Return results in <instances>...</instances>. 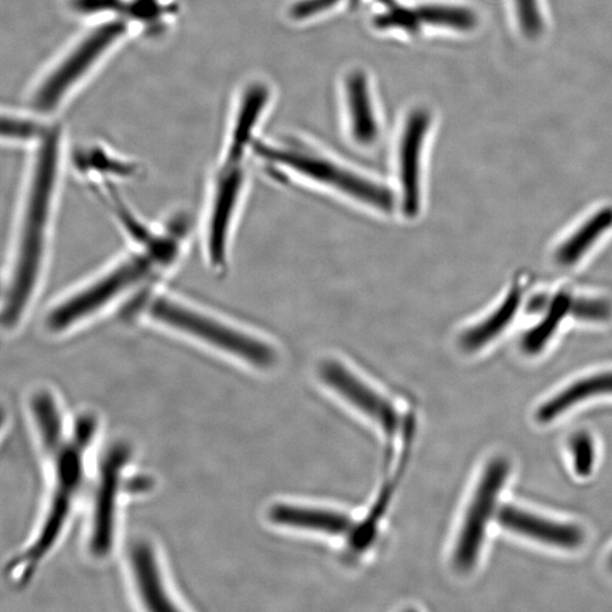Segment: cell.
I'll return each mask as SVG.
<instances>
[{
  "mask_svg": "<svg viewBox=\"0 0 612 612\" xmlns=\"http://www.w3.org/2000/svg\"><path fill=\"white\" fill-rule=\"evenodd\" d=\"M21 187L3 277L2 327L8 334L28 320L44 285L53 246L64 172V134L58 126L36 146Z\"/></svg>",
  "mask_w": 612,
  "mask_h": 612,
  "instance_id": "1",
  "label": "cell"
},
{
  "mask_svg": "<svg viewBox=\"0 0 612 612\" xmlns=\"http://www.w3.org/2000/svg\"><path fill=\"white\" fill-rule=\"evenodd\" d=\"M167 221L158 240L129 245L106 267L58 296L42 314V331L50 337L78 333L117 310L129 313L144 295L163 285L182 259L189 238V224L182 215Z\"/></svg>",
  "mask_w": 612,
  "mask_h": 612,
  "instance_id": "2",
  "label": "cell"
},
{
  "mask_svg": "<svg viewBox=\"0 0 612 612\" xmlns=\"http://www.w3.org/2000/svg\"><path fill=\"white\" fill-rule=\"evenodd\" d=\"M163 286V285H161ZM158 286L136 303L129 316L165 333L259 369L278 359L275 347L202 304Z\"/></svg>",
  "mask_w": 612,
  "mask_h": 612,
  "instance_id": "3",
  "label": "cell"
},
{
  "mask_svg": "<svg viewBox=\"0 0 612 612\" xmlns=\"http://www.w3.org/2000/svg\"><path fill=\"white\" fill-rule=\"evenodd\" d=\"M97 429L92 415H84L76 422L74 435L58 452L51 456L55 461V486L48 514L40 533L27 551L17 557L11 573L17 580L27 582L40 561L53 548L71 514L83 482V457Z\"/></svg>",
  "mask_w": 612,
  "mask_h": 612,
  "instance_id": "4",
  "label": "cell"
},
{
  "mask_svg": "<svg viewBox=\"0 0 612 612\" xmlns=\"http://www.w3.org/2000/svg\"><path fill=\"white\" fill-rule=\"evenodd\" d=\"M126 33L124 17L104 20L85 32L38 81L31 93L32 107L39 114L55 112L124 39Z\"/></svg>",
  "mask_w": 612,
  "mask_h": 612,
  "instance_id": "5",
  "label": "cell"
},
{
  "mask_svg": "<svg viewBox=\"0 0 612 612\" xmlns=\"http://www.w3.org/2000/svg\"><path fill=\"white\" fill-rule=\"evenodd\" d=\"M246 185L243 164L220 163L208 186L201 238L204 258L216 274L228 267L232 236Z\"/></svg>",
  "mask_w": 612,
  "mask_h": 612,
  "instance_id": "6",
  "label": "cell"
},
{
  "mask_svg": "<svg viewBox=\"0 0 612 612\" xmlns=\"http://www.w3.org/2000/svg\"><path fill=\"white\" fill-rule=\"evenodd\" d=\"M255 150L268 163L291 169L294 173L343 193L365 206L380 211H389L394 207V195L385 186L333 160L297 149L269 147L263 144H259Z\"/></svg>",
  "mask_w": 612,
  "mask_h": 612,
  "instance_id": "7",
  "label": "cell"
},
{
  "mask_svg": "<svg viewBox=\"0 0 612 612\" xmlns=\"http://www.w3.org/2000/svg\"><path fill=\"white\" fill-rule=\"evenodd\" d=\"M508 473L509 465L503 458L492 461L484 471L456 544L454 563L459 571H470L478 560L488 523L495 513Z\"/></svg>",
  "mask_w": 612,
  "mask_h": 612,
  "instance_id": "8",
  "label": "cell"
},
{
  "mask_svg": "<svg viewBox=\"0 0 612 612\" xmlns=\"http://www.w3.org/2000/svg\"><path fill=\"white\" fill-rule=\"evenodd\" d=\"M431 116L427 110H413L407 117L399 141L397 173L399 200L403 214L414 218L422 207V170L425 139L430 130Z\"/></svg>",
  "mask_w": 612,
  "mask_h": 612,
  "instance_id": "9",
  "label": "cell"
},
{
  "mask_svg": "<svg viewBox=\"0 0 612 612\" xmlns=\"http://www.w3.org/2000/svg\"><path fill=\"white\" fill-rule=\"evenodd\" d=\"M101 466L95 508H93L90 550L96 557H106L112 550L115 533L116 501L121 489L124 466L130 449L116 445L109 450Z\"/></svg>",
  "mask_w": 612,
  "mask_h": 612,
  "instance_id": "10",
  "label": "cell"
},
{
  "mask_svg": "<svg viewBox=\"0 0 612 612\" xmlns=\"http://www.w3.org/2000/svg\"><path fill=\"white\" fill-rule=\"evenodd\" d=\"M319 374L330 389L376 422L388 436L394 435L398 427V415L395 407L385 397L338 361L322 362Z\"/></svg>",
  "mask_w": 612,
  "mask_h": 612,
  "instance_id": "11",
  "label": "cell"
},
{
  "mask_svg": "<svg viewBox=\"0 0 612 612\" xmlns=\"http://www.w3.org/2000/svg\"><path fill=\"white\" fill-rule=\"evenodd\" d=\"M496 517L498 523L506 529L551 546L573 549L580 546L584 540L580 527L544 520L513 506L499 508Z\"/></svg>",
  "mask_w": 612,
  "mask_h": 612,
  "instance_id": "12",
  "label": "cell"
},
{
  "mask_svg": "<svg viewBox=\"0 0 612 612\" xmlns=\"http://www.w3.org/2000/svg\"><path fill=\"white\" fill-rule=\"evenodd\" d=\"M269 101V90L261 83L251 84L244 92L229 134L223 163L243 164L252 144L255 129Z\"/></svg>",
  "mask_w": 612,
  "mask_h": 612,
  "instance_id": "13",
  "label": "cell"
},
{
  "mask_svg": "<svg viewBox=\"0 0 612 612\" xmlns=\"http://www.w3.org/2000/svg\"><path fill=\"white\" fill-rule=\"evenodd\" d=\"M346 100L353 140L362 147L372 146L378 140L379 125L364 73L356 71L348 76Z\"/></svg>",
  "mask_w": 612,
  "mask_h": 612,
  "instance_id": "14",
  "label": "cell"
},
{
  "mask_svg": "<svg viewBox=\"0 0 612 612\" xmlns=\"http://www.w3.org/2000/svg\"><path fill=\"white\" fill-rule=\"evenodd\" d=\"M269 517L277 525L331 535H345L353 530L351 517L322 508L276 505L270 509Z\"/></svg>",
  "mask_w": 612,
  "mask_h": 612,
  "instance_id": "15",
  "label": "cell"
},
{
  "mask_svg": "<svg viewBox=\"0 0 612 612\" xmlns=\"http://www.w3.org/2000/svg\"><path fill=\"white\" fill-rule=\"evenodd\" d=\"M131 566L136 588L148 609H176L165 589L155 552L148 543L141 542L132 548Z\"/></svg>",
  "mask_w": 612,
  "mask_h": 612,
  "instance_id": "16",
  "label": "cell"
},
{
  "mask_svg": "<svg viewBox=\"0 0 612 612\" xmlns=\"http://www.w3.org/2000/svg\"><path fill=\"white\" fill-rule=\"evenodd\" d=\"M521 301V288L514 286L498 309L478 325L464 331L459 337V346L466 352H475L492 342L512 322Z\"/></svg>",
  "mask_w": 612,
  "mask_h": 612,
  "instance_id": "17",
  "label": "cell"
},
{
  "mask_svg": "<svg viewBox=\"0 0 612 612\" xmlns=\"http://www.w3.org/2000/svg\"><path fill=\"white\" fill-rule=\"evenodd\" d=\"M603 394H612V371L575 382L544 403L537 412V419L541 423H548L577 403Z\"/></svg>",
  "mask_w": 612,
  "mask_h": 612,
  "instance_id": "18",
  "label": "cell"
},
{
  "mask_svg": "<svg viewBox=\"0 0 612 612\" xmlns=\"http://www.w3.org/2000/svg\"><path fill=\"white\" fill-rule=\"evenodd\" d=\"M610 227H612V208L598 211L559 246L556 252L557 262L563 266L575 265Z\"/></svg>",
  "mask_w": 612,
  "mask_h": 612,
  "instance_id": "19",
  "label": "cell"
},
{
  "mask_svg": "<svg viewBox=\"0 0 612 612\" xmlns=\"http://www.w3.org/2000/svg\"><path fill=\"white\" fill-rule=\"evenodd\" d=\"M32 413L39 429L42 446L49 456L55 455L65 444L62 420L53 396L38 391L32 398Z\"/></svg>",
  "mask_w": 612,
  "mask_h": 612,
  "instance_id": "20",
  "label": "cell"
},
{
  "mask_svg": "<svg viewBox=\"0 0 612 612\" xmlns=\"http://www.w3.org/2000/svg\"><path fill=\"white\" fill-rule=\"evenodd\" d=\"M414 21L421 25L469 31L478 25V16L469 8L449 5H420L412 8Z\"/></svg>",
  "mask_w": 612,
  "mask_h": 612,
  "instance_id": "21",
  "label": "cell"
},
{
  "mask_svg": "<svg viewBox=\"0 0 612 612\" xmlns=\"http://www.w3.org/2000/svg\"><path fill=\"white\" fill-rule=\"evenodd\" d=\"M573 299L567 293H559L550 301L546 316L537 327L527 333L522 340L523 351L527 354H538L556 333L561 321L572 311Z\"/></svg>",
  "mask_w": 612,
  "mask_h": 612,
  "instance_id": "22",
  "label": "cell"
},
{
  "mask_svg": "<svg viewBox=\"0 0 612 612\" xmlns=\"http://www.w3.org/2000/svg\"><path fill=\"white\" fill-rule=\"evenodd\" d=\"M49 126L41 124L36 118L19 114L3 116L2 138L11 144H29L32 148L44 138Z\"/></svg>",
  "mask_w": 612,
  "mask_h": 612,
  "instance_id": "23",
  "label": "cell"
},
{
  "mask_svg": "<svg viewBox=\"0 0 612 612\" xmlns=\"http://www.w3.org/2000/svg\"><path fill=\"white\" fill-rule=\"evenodd\" d=\"M72 10L82 16H107L108 19L124 17L123 13L129 8L126 0H70Z\"/></svg>",
  "mask_w": 612,
  "mask_h": 612,
  "instance_id": "24",
  "label": "cell"
},
{
  "mask_svg": "<svg viewBox=\"0 0 612 612\" xmlns=\"http://www.w3.org/2000/svg\"><path fill=\"white\" fill-rule=\"evenodd\" d=\"M569 447L574 457L575 472L585 478L591 473L594 463V446L591 437L586 433H577Z\"/></svg>",
  "mask_w": 612,
  "mask_h": 612,
  "instance_id": "25",
  "label": "cell"
},
{
  "mask_svg": "<svg viewBox=\"0 0 612 612\" xmlns=\"http://www.w3.org/2000/svg\"><path fill=\"white\" fill-rule=\"evenodd\" d=\"M518 21L526 37L537 38L542 32L538 0H515Z\"/></svg>",
  "mask_w": 612,
  "mask_h": 612,
  "instance_id": "26",
  "label": "cell"
},
{
  "mask_svg": "<svg viewBox=\"0 0 612 612\" xmlns=\"http://www.w3.org/2000/svg\"><path fill=\"white\" fill-rule=\"evenodd\" d=\"M572 314L586 321H606L612 316V306L608 301L598 299H580L573 301Z\"/></svg>",
  "mask_w": 612,
  "mask_h": 612,
  "instance_id": "27",
  "label": "cell"
},
{
  "mask_svg": "<svg viewBox=\"0 0 612 612\" xmlns=\"http://www.w3.org/2000/svg\"><path fill=\"white\" fill-rule=\"evenodd\" d=\"M340 0H301L292 7V16L296 20L311 19L320 13L336 6Z\"/></svg>",
  "mask_w": 612,
  "mask_h": 612,
  "instance_id": "28",
  "label": "cell"
},
{
  "mask_svg": "<svg viewBox=\"0 0 612 612\" xmlns=\"http://www.w3.org/2000/svg\"><path fill=\"white\" fill-rule=\"evenodd\" d=\"M550 304V301L546 295H538L535 296L534 299L529 303V312L537 313L542 309L546 308Z\"/></svg>",
  "mask_w": 612,
  "mask_h": 612,
  "instance_id": "29",
  "label": "cell"
},
{
  "mask_svg": "<svg viewBox=\"0 0 612 612\" xmlns=\"http://www.w3.org/2000/svg\"><path fill=\"white\" fill-rule=\"evenodd\" d=\"M610 565H611V567H612V556H611V559H610Z\"/></svg>",
  "mask_w": 612,
  "mask_h": 612,
  "instance_id": "30",
  "label": "cell"
}]
</instances>
